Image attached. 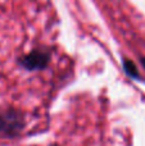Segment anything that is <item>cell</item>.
<instances>
[{
	"mask_svg": "<svg viewBox=\"0 0 145 146\" xmlns=\"http://www.w3.org/2000/svg\"><path fill=\"white\" fill-rule=\"evenodd\" d=\"M50 55L43 50H36L23 58V66L28 69H41L48 64Z\"/></svg>",
	"mask_w": 145,
	"mask_h": 146,
	"instance_id": "1",
	"label": "cell"
},
{
	"mask_svg": "<svg viewBox=\"0 0 145 146\" xmlns=\"http://www.w3.org/2000/svg\"><path fill=\"white\" fill-rule=\"evenodd\" d=\"M22 126V119L14 113H7L0 117V131L5 133H14Z\"/></svg>",
	"mask_w": 145,
	"mask_h": 146,
	"instance_id": "2",
	"label": "cell"
}]
</instances>
